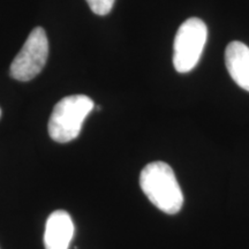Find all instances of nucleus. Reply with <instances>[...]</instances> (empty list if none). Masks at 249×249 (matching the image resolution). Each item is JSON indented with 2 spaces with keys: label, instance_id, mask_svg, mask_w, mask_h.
<instances>
[{
  "label": "nucleus",
  "instance_id": "obj_1",
  "mask_svg": "<svg viewBox=\"0 0 249 249\" xmlns=\"http://www.w3.org/2000/svg\"><path fill=\"white\" fill-rule=\"evenodd\" d=\"M140 186L149 201L160 211L176 214L183 205V194L172 167L164 161H154L143 167Z\"/></svg>",
  "mask_w": 249,
  "mask_h": 249
},
{
  "label": "nucleus",
  "instance_id": "obj_5",
  "mask_svg": "<svg viewBox=\"0 0 249 249\" xmlns=\"http://www.w3.org/2000/svg\"><path fill=\"white\" fill-rule=\"evenodd\" d=\"M74 223L65 210L53 211L45 224V249H68L74 236Z\"/></svg>",
  "mask_w": 249,
  "mask_h": 249
},
{
  "label": "nucleus",
  "instance_id": "obj_8",
  "mask_svg": "<svg viewBox=\"0 0 249 249\" xmlns=\"http://www.w3.org/2000/svg\"><path fill=\"white\" fill-rule=\"evenodd\" d=\"M0 117H1V108H0Z\"/></svg>",
  "mask_w": 249,
  "mask_h": 249
},
{
  "label": "nucleus",
  "instance_id": "obj_2",
  "mask_svg": "<svg viewBox=\"0 0 249 249\" xmlns=\"http://www.w3.org/2000/svg\"><path fill=\"white\" fill-rule=\"evenodd\" d=\"M93 107V101L86 95H71L60 99L49 120L50 138L58 143L75 140Z\"/></svg>",
  "mask_w": 249,
  "mask_h": 249
},
{
  "label": "nucleus",
  "instance_id": "obj_7",
  "mask_svg": "<svg viewBox=\"0 0 249 249\" xmlns=\"http://www.w3.org/2000/svg\"><path fill=\"white\" fill-rule=\"evenodd\" d=\"M114 1L116 0H87L90 9L93 13L101 15V17H104V15L110 13L114 5Z\"/></svg>",
  "mask_w": 249,
  "mask_h": 249
},
{
  "label": "nucleus",
  "instance_id": "obj_3",
  "mask_svg": "<svg viewBox=\"0 0 249 249\" xmlns=\"http://www.w3.org/2000/svg\"><path fill=\"white\" fill-rule=\"evenodd\" d=\"M207 37L208 28L198 18H189L179 27L173 45V66L178 73H188L197 66Z\"/></svg>",
  "mask_w": 249,
  "mask_h": 249
},
{
  "label": "nucleus",
  "instance_id": "obj_4",
  "mask_svg": "<svg viewBox=\"0 0 249 249\" xmlns=\"http://www.w3.org/2000/svg\"><path fill=\"white\" fill-rule=\"evenodd\" d=\"M49 55V40L42 27L34 28L23 48L12 61L9 73L18 81L33 80L44 68Z\"/></svg>",
  "mask_w": 249,
  "mask_h": 249
},
{
  "label": "nucleus",
  "instance_id": "obj_6",
  "mask_svg": "<svg viewBox=\"0 0 249 249\" xmlns=\"http://www.w3.org/2000/svg\"><path fill=\"white\" fill-rule=\"evenodd\" d=\"M225 65L230 76L249 91V48L241 42H231L225 50Z\"/></svg>",
  "mask_w": 249,
  "mask_h": 249
}]
</instances>
